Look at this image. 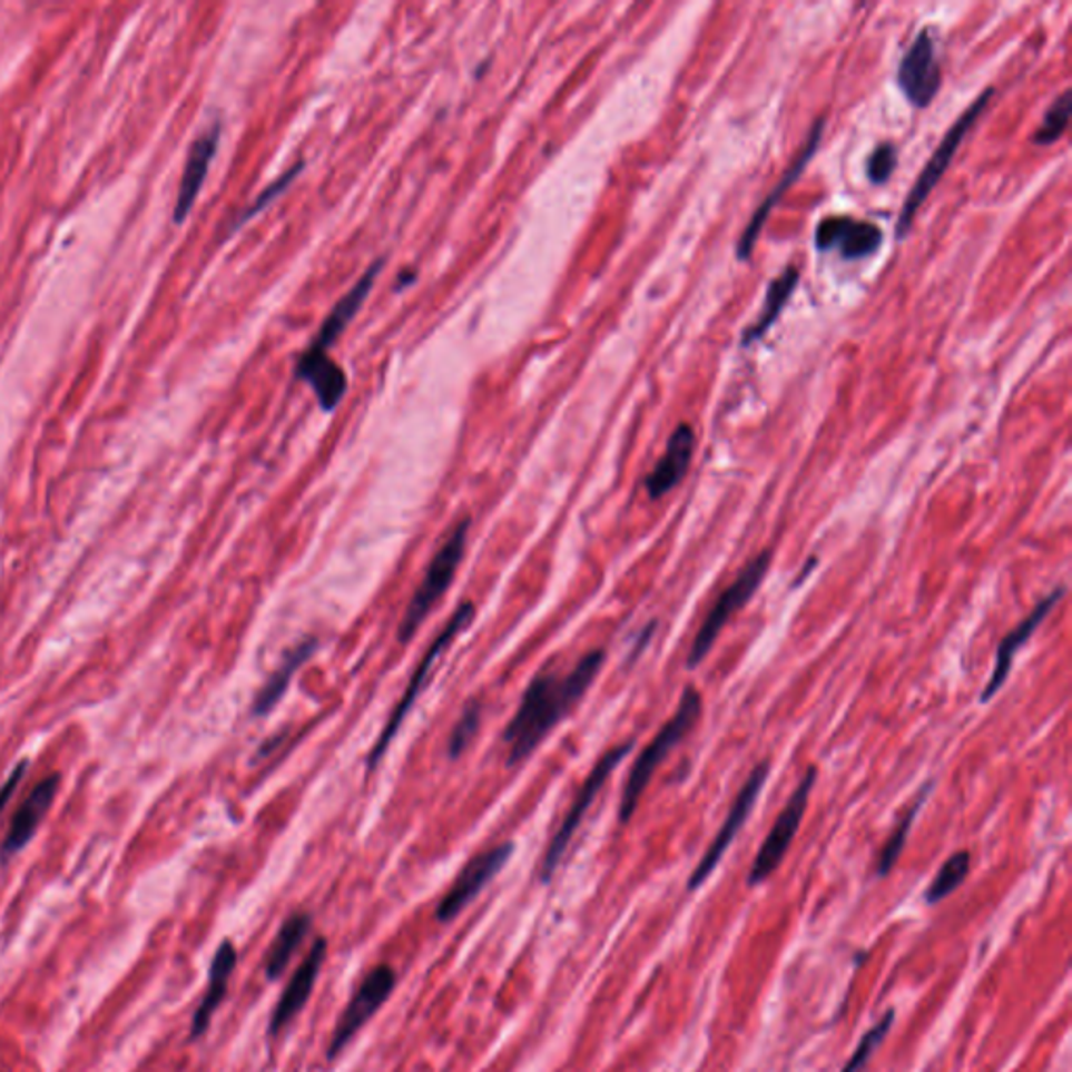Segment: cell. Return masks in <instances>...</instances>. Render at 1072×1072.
Masks as SVG:
<instances>
[{
    "mask_svg": "<svg viewBox=\"0 0 1072 1072\" xmlns=\"http://www.w3.org/2000/svg\"><path fill=\"white\" fill-rule=\"evenodd\" d=\"M28 767H30L28 760H19L18 765L13 767V771L2 781V786H0V815L9 807V803H11L13 794L18 791L19 784H21L23 775L28 771Z\"/></svg>",
    "mask_w": 1072,
    "mask_h": 1072,
    "instance_id": "cell-33",
    "label": "cell"
},
{
    "mask_svg": "<svg viewBox=\"0 0 1072 1072\" xmlns=\"http://www.w3.org/2000/svg\"><path fill=\"white\" fill-rule=\"evenodd\" d=\"M694 451H696L694 427L689 423H679L668 439L665 455L658 459L653 470L646 475L643 486L651 501L662 499L665 494L675 491L683 482L694 459Z\"/></svg>",
    "mask_w": 1072,
    "mask_h": 1072,
    "instance_id": "cell-17",
    "label": "cell"
},
{
    "mask_svg": "<svg viewBox=\"0 0 1072 1072\" xmlns=\"http://www.w3.org/2000/svg\"><path fill=\"white\" fill-rule=\"evenodd\" d=\"M396 986V972L392 967L382 964L371 970L370 974L363 978V983L352 995L351 1003L342 1012V1016L335 1024L334 1037L327 1048V1058L334 1060L344 1048L351 1043L354 1035L370 1022L375 1012L390 1000L392 991Z\"/></svg>",
    "mask_w": 1072,
    "mask_h": 1072,
    "instance_id": "cell-10",
    "label": "cell"
},
{
    "mask_svg": "<svg viewBox=\"0 0 1072 1072\" xmlns=\"http://www.w3.org/2000/svg\"><path fill=\"white\" fill-rule=\"evenodd\" d=\"M235 966H237V950H235V945H233L230 941H223V945L214 953L208 989H206V995H204V1000L199 1003V1007L195 1010L194 1020H191V1035H189V1037L199 1039L210 1029L212 1016L216 1014V1010L220 1007V1003L227 997V986H229L230 976H233V972H235Z\"/></svg>",
    "mask_w": 1072,
    "mask_h": 1072,
    "instance_id": "cell-22",
    "label": "cell"
},
{
    "mask_svg": "<svg viewBox=\"0 0 1072 1072\" xmlns=\"http://www.w3.org/2000/svg\"><path fill=\"white\" fill-rule=\"evenodd\" d=\"M882 239V230L876 225L848 216H829L815 230V247L819 252L838 249L844 260H862L876 254Z\"/></svg>",
    "mask_w": 1072,
    "mask_h": 1072,
    "instance_id": "cell-16",
    "label": "cell"
},
{
    "mask_svg": "<svg viewBox=\"0 0 1072 1072\" xmlns=\"http://www.w3.org/2000/svg\"><path fill=\"white\" fill-rule=\"evenodd\" d=\"M470 518L461 520L453 532L444 539L434 558L427 563L425 577L422 584L415 589L413 598L406 606L405 616L399 624V641L406 643L411 641L417 629L422 627L423 620L432 612V608L439 603L440 598L449 591L451 582L458 574V568L465 555L468 549V537H470Z\"/></svg>",
    "mask_w": 1072,
    "mask_h": 1072,
    "instance_id": "cell-3",
    "label": "cell"
},
{
    "mask_svg": "<svg viewBox=\"0 0 1072 1072\" xmlns=\"http://www.w3.org/2000/svg\"><path fill=\"white\" fill-rule=\"evenodd\" d=\"M700 717H702V694L696 687L687 686L675 715L660 727L656 738L651 739L650 744L643 748V753L637 756L631 767V774L627 777L624 790L620 796V807H618L620 824L631 822L643 791L650 786L651 777L667 760V756L691 734V729L698 725Z\"/></svg>",
    "mask_w": 1072,
    "mask_h": 1072,
    "instance_id": "cell-2",
    "label": "cell"
},
{
    "mask_svg": "<svg viewBox=\"0 0 1072 1072\" xmlns=\"http://www.w3.org/2000/svg\"><path fill=\"white\" fill-rule=\"evenodd\" d=\"M771 549L760 551L750 562L744 565L736 580L722 591L710 612L704 618L702 627L694 639V646L687 653V668L696 670L704 662V658L715 648L719 635L727 627V622L738 614L741 608L748 606V601L755 598L756 591L760 589L763 580L767 577L771 568Z\"/></svg>",
    "mask_w": 1072,
    "mask_h": 1072,
    "instance_id": "cell-4",
    "label": "cell"
},
{
    "mask_svg": "<svg viewBox=\"0 0 1072 1072\" xmlns=\"http://www.w3.org/2000/svg\"><path fill=\"white\" fill-rule=\"evenodd\" d=\"M798 282H800V273L790 266V268H786L777 279L769 283L760 315L756 318L755 325L748 327V330L744 332V335H741V346H744V348L756 344L763 335L767 334V332L774 327L775 321L779 318V315L784 313V308L788 306V299L791 298V294H794Z\"/></svg>",
    "mask_w": 1072,
    "mask_h": 1072,
    "instance_id": "cell-24",
    "label": "cell"
},
{
    "mask_svg": "<svg viewBox=\"0 0 1072 1072\" xmlns=\"http://www.w3.org/2000/svg\"><path fill=\"white\" fill-rule=\"evenodd\" d=\"M635 739H629V741H622L614 746L612 750H608L606 755L599 758L596 763V767L591 769V774L587 775V779L582 781L580 786L579 794L574 796L570 809L565 813L562 824L558 827V832L553 834L551 843L547 846L545 857H543V867H541V878L543 882H549L553 878L555 869L560 867L562 863L563 855L568 850V846L572 843L577 829H579L587 810L591 809V805L596 803L598 798L599 790L606 786L608 777L614 774L616 767L631 755L633 750Z\"/></svg>",
    "mask_w": 1072,
    "mask_h": 1072,
    "instance_id": "cell-7",
    "label": "cell"
},
{
    "mask_svg": "<svg viewBox=\"0 0 1072 1072\" xmlns=\"http://www.w3.org/2000/svg\"><path fill=\"white\" fill-rule=\"evenodd\" d=\"M218 142H220V122H214L191 145L189 156L185 161L183 178H180V185H178V195H176L175 212H173L175 225H183L185 218L189 216V212L194 210L195 199L204 187V180H206L208 170H210L212 159L216 156Z\"/></svg>",
    "mask_w": 1072,
    "mask_h": 1072,
    "instance_id": "cell-18",
    "label": "cell"
},
{
    "mask_svg": "<svg viewBox=\"0 0 1072 1072\" xmlns=\"http://www.w3.org/2000/svg\"><path fill=\"white\" fill-rule=\"evenodd\" d=\"M474 614V603H472V601H463L458 610L451 614L449 622L444 624V629L440 631L439 637L432 641V646L423 653L422 662L417 665V668H415L413 675H411V679H409V686H406L403 698L394 706V710H392V715H390V719H387L384 731L380 734V738L375 739V744H373V748H371L370 758H367L370 771L380 765V760H382V756L386 755L392 739L396 738L401 725L405 722L406 715L411 712V708L415 706L417 698L422 696L423 686H425L427 677L432 675V670L436 667V660H439L444 651L449 650V646L455 641V637L468 629V624L472 622Z\"/></svg>",
    "mask_w": 1072,
    "mask_h": 1072,
    "instance_id": "cell-5",
    "label": "cell"
},
{
    "mask_svg": "<svg viewBox=\"0 0 1072 1072\" xmlns=\"http://www.w3.org/2000/svg\"><path fill=\"white\" fill-rule=\"evenodd\" d=\"M970 865H972V857H970L967 850L953 853L950 859L943 863V867L932 879L931 886L926 888L924 901L928 905H938L941 901H945L950 895H953L966 882Z\"/></svg>",
    "mask_w": 1072,
    "mask_h": 1072,
    "instance_id": "cell-27",
    "label": "cell"
},
{
    "mask_svg": "<svg viewBox=\"0 0 1072 1072\" xmlns=\"http://www.w3.org/2000/svg\"><path fill=\"white\" fill-rule=\"evenodd\" d=\"M511 853H513V844L505 843L475 855L474 859L461 869L451 891L440 901L436 919L442 924L453 922L482 893V888L508 865Z\"/></svg>",
    "mask_w": 1072,
    "mask_h": 1072,
    "instance_id": "cell-11",
    "label": "cell"
},
{
    "mask_svg": "<svg viewBox=\"0 0 1072 1072\" xmlns=\"http://www.w3.org/2000/svg\"><path fill=\"white\" fill-rule=\"evenodd\" d=\"M59 788H61V775L51 774L42 777L36 784L35 790L26 796V800L19 805L9 824L4 840L0 844V863H9V859H13L35 838L38 827L53 807Z\"/></svg>",
    "mask_w": 1072,
    "mask_h": 1072,
    "instance_id": "cell-13",
    "label": "cell"
},
{
    "mask_svg": "<svg viewBox=\"0 0 1072 1072\" xmlns=\"http://www.w3.org/2000/svg\"><path fill=\"white\" fill-rule=\"evenodd\" d=\"M311 926H313V919L308 914L289 915L283 922L271 950L266 953V962H264V972H266L268 981H275V978L282 976L285 967L289 964V960L294 957V953L299 950V945L308 936Z\"/></svg>",
    "mask_w": 1072,
    "mask_h": 1072,
    "instance_id": "cell-25",
    "label": "cell"
},
{
    "mask_svg": "<svg viewBox=\"0 0 1072 1072\" xmlns=\"http://www.w3.org/2000/svg\"><path fill=\"white\" fill-rule=\"evenodd\" d=\"M824 128H826V120H824V118L815 120L813 128H810L809 137H807V141L803 145V149H800V154L796 156V159L791 161L790 168L779 178V183L775 185L774 191L765 197V201L760 204V208L753 214L748 227L744 229V235L739 237L738 246H736V258L741 260V263H746V260L753 256L756 242H758V235H760V230L765 227L767 218L771 216V212L775 210V206L781 201V197L786 195V191H788L791 185L805 173L807 164L813 159L817 147H819V142H822Z\"/></svg>",
    "mask_w": 1072,
    "mask_h": 1072,
    "instance_id": "cell-15",
    "label": "cell"
},
{
    "mask_svg": "<svg viewBox=\"0 0 1072 1072\" xmlns=\"http://www.w3.org/2000/svg\"><path fill=\"white\" fill-rule=\"evenodd\" d=\"M606 662V651L593 650L582 656L577 667L565 675L543 670L527 687L522 702L503 731L508 746V765L513 767L532 755L558 722L584 698Z\"/></svg>",
    "mask_w": 1072,
    "mask_h": 1072,
    "instance_id": "cell-1",
    "label": "cell"
},
{
    "mask_svg": "<svg viewBox=\"0 0 1072 1072\" xmlns=\"http://www.w3.org/2000/svg\"><path fill=\"white\" fill-rule=\"evenodd\" d=\"M382 266H384V260L371 264L370 268L365 271V275L356 282L351 292L335 304L334 311L327 315L325 323L321 325L318 334L315 335V340L311 342V346L306 351L327 352L334 346L335 340L344 334V330L351 325L352 318L361 311L363 302L370 296L375 277L380 275Z\"/></svg>",
    "mask_w": 1072,
    "mask_h": 1072,
    "instance_id": "cell-21",
    "label": "cell"
},
{
    "mask_svg": "<svg viewBox=\"0 0 1072 1072\" xmlns=\"http://www.w3.org/2000/svg\"><path fill=\"white\" fill-rule=\"evenodd\" d=\"M1064 596H1066V587L1064 584L1055 587L1054 591H1050L1045 598L1039 599L1037 606L1029 612V616L1024 620H1020L1019 624L1003 637L1000 646H997V653H995V667H993V672H991L985 689L981 694V702H991L1000 694V689L1005 686V681L1012 672L1016 653L1024 648V643H1029V639L1033 635L1037 633L1039 627L1045 622L1048 616L1052 614V610L1064 599Z\"/></svg>",
    "mask_w": 1072,
    "mask_h": 1072,
    "instance_id": "cell-12",
    "label": "cell"
},
{
    "mask_svg": "<svg viewBox=\"0 0 1072 1072\" xmlns=\"http://www.w3.org/2000/svg\"><path fill=\"white\" fill-rule=\"evenodd\" d=\"M325 955H327V941L317 938L313 950L308 953V957L294 972L292 981L285 986L279 1002L273 1010L271 1024H268L271 1035L282 1033L283 1029L304 1010V1005L308 1002V997L315 989V983H317L318 972H321V966L325 962Z\"/></svg>",
    "mask_w": 1072,
    "mask_h": 1072,
    "instance_id": "cell-19",
    "label": "cell"
},
{
    "mask_svg": "<svg viewBox=\"0 0 1072 1072\" xmlns=\"http://www.w3.org/2000/svg\"><path fill=\"white\" fill-rule=\"evenodd\" d=\"M898 87L915 107H928L941 88V68L936 63L931 30H922L909 51L901 59Z\"/></svg>",
    "mask_w": 1072,
    "mask_h": 1072,
    "instance_id": "cell-14",
    "label": "cell"
},
{
    "mask_svg": "<svg viewBox=\"0 0 1072 1072\" xmlns=\"http://www.w3.org/2000/svg\"><path fill=\"white\" fill-rule=\"evenodd\" d=\"M1071 92L1064 90L1052 104V107L1045 111V118H1043V124L1039 126L1033 142L1041 145V147H1048V145L1058 141L1071 122Z\"/></svg>",
    "mask_w": 1072,
    "mask_h": 1072,
    "instance_id": "cell-28",
    "label": "cell"
},
{
    "mask_svg": "<svg viewBox=\"0 0 1072 1072\" xmlns=\"http://www.w3.org/2000/svg\"><path fill=\"white\" fill-rule=\"evenodd\" d=\"M480 721H482V704L474 700L463 708L459 721L455 722V727L449 736L446 750H449L451 758H458L468 750V746L472 744V739L475 738V734L480 729Z\"/></svg>",
    "mask_w": 1072,
    "mask_h": 1072,
    "instance_id": "cell-30",
    "label": "cell"
},
{
    "mask_svg": "<svg viewBox=\"0 0 1072 1072\" xmlns=\"http://www.w3.org/2000/svg\"><path fill=\"white\" fill-rule=\"evenodd\" d=\"M815 781H817V767H809L807 774L803 775L798 788L791 791L788 803L784 805L781 813L777 815L775 819L774 827L771 832L767 834V838L760 844L758 848V855L755 857V863L748 872V886H758L763 884L765 879L771 878V874L777 872V867L784 862L788 848H790L798 829H800V824L805 819V813H807V807H809L810 791L815 788Z\"/></svg>",
    "mask_w": 1072,
    "mask_h": 1072,
    "instance_id": "cell-8",
    "label": "cell"
},
{
    "mask_svg": "<svg viewBox=\"0 0 1072 1072\" xmlns=\"http://www.w3.org/2000/svg\"><path fill=\"white\" fill-rule=\"evenodd\" d=\"M296 377L311 384L323 411H334L348 390L346 373L327 352H302L296 363Z\"/></svg>",
    "mask_w": 1072,
    "mask_h": 1072,
    "instance_id": "cell-20",
    "label": "cell"
},
{
    "mask_svg": "<svg viewBox=\"0 0 1072 1072\" xmlns=\"http://www.w3.org/2000/svg\"><path fill=\"white\" fill-rule=\"evenodd\" d=\"M893 1022H895V1010H888V1012L882 1016L878 1024L872 1026V1029L863 1035L859 1045H857V1050H855V1054L850 1055V1060L846 1062L843 1072L865 1071V1066H867V1062L872 1060V1055L876 1054V1050L884 1043L886 1035L891 1033Z\"/></svg>",
    "mask_w": 1072,
    "mask_h": 1072,
    "instance_id": "cell-29",
    "label": "cell"
},
{
    "mask_svg": "<svg viewBox=\"0 0 1072 1072\" xmlns=\"http://www.w3.org/2000/svg\"><path fill=\"white\" fill-rule=\"evenodd\" d=\"M317 639L308 637V639L299 641L298 646H294V650L283 658L282 665L271 675V679L264 683L263 689L258 691V696L254 700V706H252L254 717H266L277 706V702L283 698V694L287 691V687L292 683L294 675L317 651Z\"/></svg>",
    "mask_w": 1072,
    "mask_h": 1072,
    "instance_id": "cell-23",
    "label": "cell"
},
{
    "mask_svg": "<svg viewBox=\"0 0 1072 1072\" xmlns=\"http://www.w3.org/2000/svg\"><path fill=\"white\" fill-rule=\"evenodd\" d=\"M769 771H771V763H769V760L758 763L755 769L750 771V775H748V779L744 781V786L739 788L736 798H734V803H731V809H729L725 822H722L721 829L717 832L715 840L710 843L708 850L704 853L702 859L696 865V869L691 872V876L687 879V891H689V893L698 891L704 882L710 878V874L717 869V865L721 863L725 853L729 850V846L736 840L739 829L744 827V824H746L748 817H750V813L755 810L758 796H760V791H763L767 779H769Z\"/></svg>",
    "mask_w": 1072,
    "mask_h": 1072,
    "instance_id": "cell-9",
    "label": "cell"
},
{
    "mask_svg": "<svg viewBox=\"0 0 1072 1072\" xmlns=\"http://www.w3.org/2000/svg\"><path fill=\"white\" fill-rule=\"evenodd\" d=\"M932 790H934V781L931 779V781H926V784L922 786V790L917 791V798H915L914 805L905 810L903 819L898 822L895 832L891 834V838L884 844V848H882V853H879L878 869H876L878 878H884V876H888V874L893 872V867H895V863L898 862V857H901V853H903V848H905V844H907V838H909V834H912L915 817H917V813L922 810V807L926 805V800H928Z\"/></svg>",
    "mask_w": 1072,
    "mask_h": 1072,
    "instance_id": "cell-26",
    "label": "cell"
},
{
    "mask_svg": "<svg viewBox=\"0 0 1072 1072\" xmlns=\"http://www.w3.org/2000/svg\"><path fill=\"white\" fill-rule=\"evenodd\" d=\"M897 149L893 142H882L867 161V176L874 185H884L897 168Z\"/></svg>",
    "mask_w": 1072,
    "mask_h": 1072,
    "instance_id": "cell-32",
    "label": "cell"
},
{
    "mask_svg": "<svg viewBox=\"0 0 1072 1072\" xmlns=\"http://www.w3.org/2000/svg\"><path fill=\"white\" fill-rule=\"evenodd\" d=\"M302 166H304V164L299 161V164H296V166H292V168H289L287 173H283L282 178H279V180H275V183H271V185H268V187L264 189L263 194L258 195V197L254 199V204H252V206H249V208H247L246 212H242V214H239V218L235 220V225H233V229H237L239 225H244V223H246V220H249V218H252L254 214H258V212L264 210V208H266V206H268V204H271L273 199H277V197H279V195H282L283 191H285L287 187H289V183H292V180H294V178H296V176L299 175V170H302Z\"/></svg>",
    "mask_w": 1072,
    "mask_h": 1072,
    "instance_id": "cell-31",
    "label": "cell"
},
{
    "mask_svg": "<svg viewBox=\"0 0 1072 1072\" xmlns=\"http://www.w3.org/2000/svg\"><path fill=\"white\" fill-rule=\"evenodd\" d=\"M993 92H995L993 88H986L985 92L960 116V120L951 126L950 132L943 137V141L936 147V151L932 154V158L928 159L926 168L922 170V175L917 176L912 191L905 197L903 210L898 214L897 239H903V237L909 233V229H912L915 214L924 206V201H926L928 195L934 191V187L938 185V180L947 173V168L951 166V159L955 158V154H957V149L962 147V142L966 139L970 128L976 124V120L981 118V114L985 111L986 106L991 104Z\"/></svg>",
    "mask_w": 1072,
    "mask_h": 1072,
    "instance_id": "cell-6",
    "label": "cell"
}]
</instances>
